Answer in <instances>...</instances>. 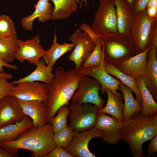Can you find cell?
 <instances>
[{"mask_svg":"<svg viewBox=\"0 0 157 157\" xmlns=\"http://www.w3.org/2000/svg\"><path fill=\"white\" fill-rule=\"evenodd\" d=\"M54 76L47 85L48 92L45 103L47 123L50 122L59 109L67 106L69 101L77 89L81 75L75 68L66 71L59 67Z\"/></svg>","mask_w":157,"mask_h":157,"instance_id":"1","label":"cell"},{"mask_svg":"<svg viewBox=\"0 0 157 157\" xmlns=\"http://www.w3.org/2000/svg\"><path fill=\"white\" fill-rule=\"evenodd\" d=\"M53 134L52 125L48 123L39 127L33 126L16 140L0 143V146L12 153H17L19 149H24L32 151V157H46L56 147Z\"/></svg>","mask_w":157,"mask_h":157,"instance_id":"2","label":"cell"},{"mask_svg":"<svg viewBox=\"0 0 157 157\" xmlns=\"http://www.w3.org/2000/svg\"><path fill=\"white\" fill-rule=\"evenodd\" d=\"M157 135V113L144 115L139 112L122 124L121 140L129 146L135 157H145L142 146Z\"/></svg>","mask_w":157,"mask_h":157,"instance_id":"3","label":"cell"},{"mask_svg":"<svg viewBox=\"0 0 157 157\" xmlns=\"http://www.w3.org/2000/svg\"><path fill=\"white\" fill-rule=\"evenodd\" d=\"M101 40L104 63L116 66L136 54L129 35L118 34Z\"/></svg>","mask_w":157,"mask_h":157,"instance_id":"4","label":"cell"},{"mask_svg":"<svg viewBox=\"0 0 157 157\" xmlns=\"http://www.w3.org/2000/svg\"><path fill=\"white\" fill-rule=\"evenodd\" d=\"M99 6L90 26L101 39L119 34L115 6L113 0H99Z\"/></svg>","mask_w":157,"mask_h":157,"instance_id":"5","label":"cell"},{"mask_svg":"<svg viewBox=\"0 0 157 157\" xmlns=\"http://www.w3.org/2000/svg\"><path fill=\"white\" fill-rule=\"evenodd\" d=\"M68 126L74 131L81 132L95 126L99 109L89 103L72 104L69 106Z\"/></svg>","mask_w":157,"mask_h":157,"instance_id":"6","label":"cell"},{"mask_svg":"<svg viewBox=\"0 0 157 157\" xmlns=\"http://www.w3.org/2000/svg\"><path fill=\"white\" fill-rule=\"evenodd\" d=\"M157 20L149 18L145 11L135 15L130 36L136 54L151 45L152 32Z\"/></svg>","mask_w":157,"mask_h":157,"instance_id":"7","label":"cell"},{"mask_svg":"<svg viewBox=\"0 0 157 157\" xmlns=\"http://www.w3.org/2000/svg\"><path fill=\"white\" fill-rule=\"evenodd\" d=\"M100 87V84L95 79L81 75L78 88L71 99L72 103H89L95 105L99 109L102 108L105 101L99 94Z\"/></svg>","mask_w":157,"mask_h":157,"instance_id":"8","label":"cell"},{"mask_svg":"<svg viewBox=\"0 0 157 157\" xmlns=\"http://www.w3.org/2000/svg\"><path fill=\"white\" fill-rule=\"evenodd\" d=\"M69 39L74 47L68 59L74 63V68L78 70L93 51L95 44L87 33L80 28L75 30Z\"/></svg>","mask_w":157,"mask_h":157,"instance_id":"9","label":"cell"},{"mask_svg":"<svg viewBox=\"0 0 157 157\" xmlns=\"http://www.w3.org/2000/svg\"><path fill=\"white\" fill-rule=\"evenodd\" d=\"M104 132L94 127L81 132L73 131L72 138L66 151L74 157H95L88 148L90 141L94 138H101Z\"/></svg>","mask_w":157,"mask_h":157,"instance_id":"10","label":"cell"},{"mask_svg":"<svg viewBox=\"0 0 157 157\" xmlns=\"http://www.w3.org/2000/svg\"><path fill=\"white\" fill-rule=\"evenodd\" d=\"M48 92V85L45 83L27 81L16 84L10 95L23 101L40 100L43 101L45 104Z\"/></svg>","mask_w":157,"mask_h":157,"instance_id":"11","label":"cell"},{"mask_svg":"<svg viewBox=\"0 0 157 157\" xmlns=\"http://www.w3.org/2000/svg\"><path fill=\"white\" fill-rule=\"evenodd\" d=\"M39 37L38 35L25 40L18 39V48L15 54V59L21 63L27 60L36 65L46 51L40 44Z\"/></svg>","mask_w":157,"mask_h":157,"instance_id":"12","label":"cell"},{"mask_svg":"<svg viewBox=\"0 0 157 157\" xmlns=\"http://www.w3.org/2000/svg\"><path fill=\"white\" fill-rule=\"evenodd\" d=\"M78 71L81 75L88 76L97 80L100 84L99 90L101 94L105 93V90L107 89L114 94H120L117 90H120L119 85L121 81L114 78L107 72L104 59L99 66L84 67L81 66Z\"/></svg>","mask_w":157,"mask_h":157,"instance_id":"13","label":"cell"},{"mask_svg":"<svg viewBox=\"0 0 157 157\" xmlns=\"http://www.w3.org/2000/svg\"><path fill=\"white\" fill-rule=\"evenodd\" d=\"M122 124L112 116L99 113L95 127L103 131L101 137L103 141L113 145L121 140Z\"/></svg>","mask_w":157,"mask_h":157,"instance_id":"14","label":"cell"},{"mask_svg":"<svg viewBox=\"0 0 157 157\" xmlns=\"http://www.w3.org/2000/svg\"><path fill=\"white\" fill-rule=\"evenodd\" d=\"M25 115L14 97L9 95L0 100V128L21 121Z\"/></svg>","mask_w":157,"mask_h":157,"instance_id":"15","label":"cell"},{"mask_svg":"<svg viewBox=\"0 0 157 157\" xmlns=\"http://www.w3.org/2000/svg\"><path fill=\"white\" fill-rule=\"evenodd\" d=\"M16 99L25 115L32 120L33 126L39 127L47 123L44 102L38 100L23 101Z\"/></svg>","mask_w":157,"mask_h":157,"instance_id":"16","label":"cell"},{"mask_svg":"<svg viewBox=\"0 0 157 157\" xmlns=\"http://www.w3.org/2000/svg\"><path fill=\"white\" fill-rule=\"evenodd\" d=\"M150 46L115 66L124 73L135 78L142 76L147 65V56Z\"/></svg>","mask_w":157,"mask_h":157,"instance_id":"17","label":"cell"},{"mask_svg":"<svg viewBox=\"0 0 157 157\" xmlns=\"http://www.w3.org/2000/svg\"><path fill=\"white\" fill-rule=\"evenodd\" d=\"M117 15L119 34L130 35L135 15L124 0H113Z\"/></svg>","mask_w":157,"mask_h":157,"instance_id":"18","label":"cell"},{"mask_svg":"<svg viewBox=\"0 0 157 157\" xmlns=\"http://www.w3.org/2000/svg\"><path fill=\"white\" fill-rule=\"evenodd\" d=\"M157 50L151 45L147 56V65L142 76L146 86L155 99L157 96Z\"/></svg>","mask_w":157,"mask_h":157,"instance_id":"19","label":"cell"},{"mask_svg":"<svg viewBox=\"0 0 157 157\" xmlns=\"http://www.w3.org/2000/svg\"><path fill=\"white\" fill-rule=\"evenodd\" d=\"M35 10L31 15L23 18L21 24L26 30H31L33 28V23L36 19L44 23L51 19V14L53 8L48 0H39L35 4Z\"/></svg>","mask_w":157,"mask_h":157,"instance_id":"20","label":"cell"},{"mask_svg":"<svg viewBox=\"0 0 157 157\" xmlns=\"http://www.w3.org/2000/svg\"><path fill=\"white\" fill-rule=\"evenodd\" d=\"M33 126L31 119L25 115L21 121L0 128V143L10 142L17 139L23 132Z\"/></svg>","mask_w":157,"mask_h":157,"instance_id":"21","label":"cell"},{"mask_svg":"<svg viewBox=\"0 0 157 157\" xmlns=\"http://www.w3.org/2000/svg\"><path fill=\"white\" fill-rule=\"evenodd\" d=\"M36 66V68L31 73L24 77L13 81L12 83L15 85L22 82L40 81L47 85L49 84L54 76L52 72L53 68L47 65L43 59L40 60Z\"/></svg>","mask_w":157,"mask_h":157,"instance_id":"22","label":"cell"},{"mask_svg":"<svg viewBox=\"0 0 157 157\" xmlns=\"http://www.w3.org/2000/svg\"><path fill=\"white\" fill-rule=\"evenodd\" d=\"M119 86L124 99L123 109L124 123L128 121L135 114L141 112V105L135 99L133 95L132 90L121 81Z\"/></svg>","mask_w":157,"mask_h":157,"instance_id":"23","label":"cell"},{"mask_svg":"<svg viewBox=\"0 0 157 157\" xmlns=\"http://www.w3.org/2000/svg\"><path fill=\"white\" fill-rule=\"evenodd\" d=\"M105 91L108 96L107 102L104 107L99 109V113L110 114L121 123H123L124 104L121 95L120 94L119 95L114 94L107 89H106Z\"/></svg>","mask_w":157,"mask_h":157,"instance_id":"24","label":"cell"},{"mask_svg":"<svg viewBox=\"0 0 157 157\" xmlns=\"http://www.w3.org/2000/svg\"><path fill=\"white\" fill-rule=\"evenodd\" d=\"M74 47L72 43L64 42L59 44L57 42L55 31L53 40V43L48 49L46 50L44 59L47 65L52 67L56 61L63 55L71 50Z\"/></svg>","mask_w":157,"mask_h":157,"instance_id":"25","label":"cell"},{"mask_svg":"<svg viewBox=\"0 0 157 157\" xmlns=\"http://www.w3.org/2000/svg\"><path fill=\"white\" fill-rule=\"evenodd\" d=\"M142 98V110L143 115H151L157 113V104L150 91L146 86L142 76L135 77Z\"/></svg>","mask_w":157,"mask_h":157,"instance_id":"26","label":"cell"},{"mask_svg":"<svg viewBox=\"0 0 157 157\" xmlns=\"http://www.w3.org/2000/svg\"><path fill=\"white\" fill-rule=\"evenodd\" d=\"M104 65L109 74L119 79L123 83L131 89L135 94L136 99L142 106V97L135 77L124 73L112 64L104 63Z\"/></svg>","mask_w":157,"mask_h":157,"instance_id":"27","label":"cell"},{"mask_svg":"<svg viewBox=\"0 0 157 157\" xmlns=\"http://www.w3.org/2000/svg\"><path fill=\"white\" fill-rule=\"evenodd\" d=\"M53 3L54 7L51 14V20L65 19L78 8L76 0H48Z\"/></svg>","mask_w":157,"mask_h":157,"instance_id":"28","label":"cell"},{"mask_svg":"<svg viewBox=\"0 0 157 157\" xmlns=\"http://www.w3.org/2000/svg\"><path fill=\"white\" fill-rule=\"evenodd\" d=\"M17 36L10 39H0V57L6 62H13L18 48Z\"/></svg>","mask_w":157,"mask_h":157,"instance_id":"29","label":"cell"},{"mask_svg":"<svg viewBox=\"0 0 157 157\" xmlns=\"http://www.w3.org/2000/svg\"><path fill=\"white\" fill-rule=\"evenodd\" d=\"M14 23L6 15H0V39H10L17 36Z\"/></svg>","mask_w":157,"mask_h":157,"instance_id":"30","label":"cell"},{"mask_svg":"<svg viewBox=\"0 0 157 157\" xmlns=\"http://www.w3.org/2000/svg\"><path fill=\"white\" fill-rule=\"evenodd\" d=\"M69 111L68 106L64 105L57 111V114L51 120L54 133H56L67 126Z\"/></svg>","mask_w":157,"mask_h":157,"instance_id":"31","label":"cell"},{"mask_svg":"<svg viewBox=\"0 0 157 157\" xmlns=\"http://www.w3.org/2000/svg\"><path fill=\"white\" fill-rule=\"evenodd\" d=\"M102 48V40L99 37L93 51L81 66L84 67L99 66L104 59Z\"/></svg>","mask_w":157,"mask_h":157,"instance_id":"32","label":"cell"},{"mask_svg":"<svg viewBox=\"0 0 157 157\" xmlns=\"http://www.w3.org/2000/svg\"><path fill=\"white\" fill-rule=\"evenodd\" d=\"M73 130L67 125L60 131L54 133L53 138L56 147L66 149L71 141Z\"/></svg>","mask_w":157,"mask_h":157,"instance_id":"33","label":"cell"},{"mask_svg":"<svg viewBox=\"0 0 157 157\" xmlns=\"http://www.w3.org/2000/svg\"><path fill=\"white\" fill-rule=\"evenodd\" d=\"M8 79L0 77V100L9 95L15 86L11 83L8 82Z\"/></svg>","mask_w":157,"mask_h":157,"instance_id":"34","label":"cell"},{"mask_svg":"<svg viewBox=\"0 0 157 157\" xmlns=\"http://www.w3.org/2000/svg\"><path fill=\"white\" fill-rule=\"evenodd\" d=\"M149 0H135L130 7L135 15L145 11Z\"/></svg>","mask_w":157,"mask_h":157,"instance_id":"35","label":"cell"},{"mask_svg":"<svg viewBox=\"0 0 157 157\" xmlns=\"http://www.w3.org/2000/svg\"><path fill=\"white\" fill-rule=\"evenodd\" d=\"M46 157H74L69 153L65 149L62 147H56Z\"/></svg>","mask_w":157,"mask_h":157,"instance_id":"36","label":"cell"},{"mask_svg":"<svg viewBox=\"0 0 157 157\" xmlns=\"http://www.w3.org/2000/svg\"><path fill=\"white\" fill-rule=\"evenodd\" d=\"M79 28L87 33L96 44L98 38L99 37L92 31L88 24L86 23L83 24L81 25Z\"/></svg>","mask_w":157,"mask_h":157,"instance_id":"37","label":"cell"},{"mask_svg":"<svg viewBox=\"0 0 157 157\" xmlns=\"http://www.w3.org/2000/svg\"><path fill=\"white\" fill-rule=\"evenodd\" d=\"M151 141L148 146V154L146 157H150L154 156L157 152V135H156L151 140Z\"/></svg>","mask_w":157,"mask_h":157,"instance_id":"38","label":"cell"},{"mask_svg":"<svg viewBox=\"0 0 157 157\" xmlns=\"http://www.w3.org/2000/svg\"><path fill=\"white\" fill-rule=\"evenodd\" d=\"M151 45L154 46L157 49V20L155 22L153 28Z\"/></svg>","mask_w":157,"mask_h":157,"instance_id":"39","label":"cell"},{"mask_svg":"<svg viewBox=\"0 0 157 157\" xmlns=\"http://www.w3.org/2000/svg\"><path fill=\"white\" fill-rule=\"evenodd\" d=\"M145 13L149 18L153 19H157V8L146 7Z\"/></svg>","mask_w":157,"mask_h":157,"instance_id":"40","label":"cell"},{"mask_svg":"<svg viewBox=\"0 0 157 157\" xmlns=\"http://www.w3.org/2000/svg\"><path fill=\"white\" fill-rule=\"evenodd\" d=\"M5 67L14 70L18 69L16 65H12L6 62L0 57V72H4L3 67Z\"/></svg>","mask_w":157,"mask_h":157,"instance_id":"41","label":"cell"},{"mask_svg":"<svg viewBox=\"0 0 157 157\" xmlns=\"http://www.w3.org/2000/svg\"><path fill=\"white\" fill-rule=\"evenodd\" d=\"M17 153L10 152L0 146V157H18Z\"/></svg>","mask_w":157,"mask_h":157,"instance_id":"42","label":"cell"},{"mask_svg":"<svg viewBox=\"0 0 157 157\" xmlns=\"http://www.w3.org/2000/svg\"><path fill=\"white\" fill-rule=\"evenodd\" d=\"M0 77L9 80L12 79L13 76L11 74L8 73L0 72Z\"/></svg>","mask_w":157,"mask_h":157,"instance_id":"43","label":"cell"},{"mask_svg":"<svg viewBox=\"0 0 157 157\" xmlns=\"http://www.w3.org/2000/svg\"><path fill=\"white\" fill-rule=\"evenodd\" d=\"M146 7L157 8V0H149Z\"/></svg>","mask_w":157,"mask_h":157,"instance_id":"44","label":"cell"},{"mask_svg":"<svg viewBox=\"0 0 157 157\" xmlns=\"http://www.w3.org/2000/svg\"><path fill=\"white\" fill-rule=\"evenodd\" d=\"M76 1L77 3H80V8L81 7L82 4L83 2H85V6H87V0H76Z\"/></svg>","mask_w":157,"mask_h":157,"instance_id":"45","label":"cell"},{"mask_svg":"<svg viewBox=\"0 0 157 157\" xmlns=\"http://www.w3.org/2000/svg\"><path fill=\"white\" fill-rule=\"evenodd\" d=\"M124 1L128 5L131 7L135 0H124Z\"/></svg>","mask_w":157,"mask_h":157,"instance_id":"46","label":"cell"}]
</instances>
